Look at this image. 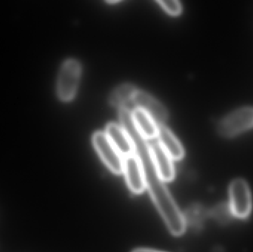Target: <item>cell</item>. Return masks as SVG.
Segmentation results:
<instances>
[{"label": "cell", "mask_w": 253, "mask_h": 252, "mask_svg": "<svg viewBox=\"0 0 253 252\" xmlns=\"http://www.w3.org/2000/svg\"><path fill=\"white\" fill-rule=\"evenodd\" d=\"M107 2L110 3V4H115V3L120 2V1H107Z\"/></svg>", "instance_id": "9a60e30c"}, {"label": "cell", "mask_w": 253, "mask_h": 252, "mask_svg": "<svg viewBox=\"0 0 253 252\" xmlns=\"http://www.w3.org/2000/svg\"><path fill=\"white\" fill-rule=\"evenodd\" d=\"M157 138L159 144L172 160L179 161L182 159L184 155L183 146L169 129L164 125L159 126Z\"/></svg>", "instance_id": "30bf717a"}, {"label": "cell", "mask_w": 253, "mask_h": 252, "mask_svg": "<svg viewBox=\"0 0 253 252\" xmlns=\"http://www.w3.org/2000/svg\"><path fill=\"white\" fill-rule=\"evenodd\" d=\"M150 146L158 176L162 181H172L175 178V168L172 158L164 150L159 142H153L150 144Z\"/></svg>", "instance_id": "ba28073f"}, {"label": "cell", "mask_w": 253, "mask_h": 252, "mask_svg": "<svg viewBox=\"0 0 253 252\" xmlns=\"http://www.w3.org/2000/svg\"><path fill=\"white\" fill-rule=\"evenodd\" d=\"M253 127V108L245 107L230 112L218 126V133L224 138H233Z\"/></svg>", "instance_id": "3957f363"}, {"label": "cell", "mask_w": 253, "mask_h": 252, "mask_svg": "<svg viewBox=\"0 0 253 252\" xmlns=\"http://www.w3.org/2000/svg\"><path fill=\"white\" fill-rule=\"evenodd\" d=\"M132 252H161L156 251V250H148V249H138V250H135Z\"/></svg>", "instance_id": "5bb4252c"}, {"label": "cell", "mask_w": 253, "mask_h": 252, "mask_svg": "<svg viewBox=\"0 0 253 252\" xmlns=\"http://www.w3.org/2000/svg\"><path fill=\"white\" fill-rule=\"evenodd\" d=\"M123 173L128 187L135 194H141L147 188L145 173L138 157L133 154L124 160Z\"/></svg>", "instance_id": "8992f818"}, {"label": "cell", "mask_w": 253, "mask_h": 252, "mask_svg": "<svg viewBox=\"0 0 253 252\" xmlns=\"http://www.w3.org/2000/svg\"><path fill=\"white\" fill-rule=\"evenodd\" d=\"M93 143L99 156L110 170L114 174L123 173L125 158L114 147L105 133L96 132L93 136Z\"/></svg>", "instance_id": "277c9868"}, {"label": "cell", "mask_w": 253, "mask_h": 252, "mask_svg": "<svg viewBox=\"0 0 253 252\" xmlns=\"http://www.w3.org/2000/svg\"><path fill=\"white\" fill-rule=\"evenodd\" d=\"M157 2L172 16L179 15L182 10L181 3L177 0H158Z\"/></svg>", "instance_id": "4fadbf2b"}, {"label": "cell", "mask_w": 253, "mask_h": 252, "mask_svg": "<svg viewBox=\"0 0 253 252\" xmlns=\"http://www.w3.org/2000/svg\"><path fill=\"white\" fill-rule=\"evenodd\" d=\"M132 115L135 127L144 139H153L157 137L159 127L148 114L136 108L132 112Z\"/></svg>", "instance_id": "8fae6325"}, {"label": "cell", "mask_w": 253, "mask_h": 252, "mask_svg": "<svg viewBox=\"0 0 253 252\" xmlns=\"http://www.w3.org/2000/svg\"><path fill=\"white\" fill-rule=\"evenodd\" d=\"M81 75V65L74 59L65 60L61 66L56 83V94L59 100L68 102L77 93Z\"/></svg>", "instance_id": "7a4b0ae2"}, {"label": "cell", "mask_w": 253, "mask_h": 252, "mask_svg": "<svg viewBox=\"0 0 253 252\" xmlns=\"http://www.w3.org/2000/svg\"><path fill=\"white\" fill-rule=\"evenodd\" d=\"M132 102L138 109L148 114L158 127L163 126L168 118V111L163 105L146 92L138 90L135 93Z\"/></svg>", "instance_id": "52a82bcc"}, {"label": "cell", "mask_w": 253, "mask_h": 252, "mask_svg": "<svg viewBox=\"0 0 253 252\" xmlns=\"http://www.w3.org/2000/svg\"><path fill=\"white\" fill-rule=\"evenodd\" d=\"M230 210L233 216L245 218L252 209L251 190L245 180L236 179L230 186Z\"/></svg>", "instance_id": "5b68a950"}, {"label": "cell", "mask_w": 253, "mask_h": 252, "mask_svg": "<svg viewBox=\"0 0 253 252\" xmlns=\"http://www.w3.org/2000/svg\"><path fill=\"white\" fill-rule=\"evenodd\" d=\"M138 91L135 86L130 84H124L116 88L109 98L110 104L113 107L120 109L125 108V105L129 101H132L135 93Z\"/></svg>", "instance_id": "7c38bea8"}, {"label": "cell", "mask_w": 253, "mask_h": 252, "mask_svg": "<svg viewBox=\"0 0 253 252\" xmlns=\"http://www.w3.org/2000/svg\"><path fill=\"white\" fill-rule=\"evenodd\" d=\"M140 161L145 173L147 188L168 229L175 236L183 235L186 229L184 215L180 211L164 181L158 176L153 157L141 158Z\"/></svg>", "instance_id": "6da1fadb"}, {"label": "cell", "mask_w": 253, "mask_h": 252, "mask_svg": "<svg viewBox=\"0 0 253 252\" xmlns=\"http://www.w3.org/2000/svg\"><path fill=\"white\" fill-rule=\"evenodd\" d=\"M105 134L123 158L133 155L134 146L132 141L122 126L115 123H110L107 126Z\"/></svg>", "instance_id": "9c48e42d"}]
</instances>
